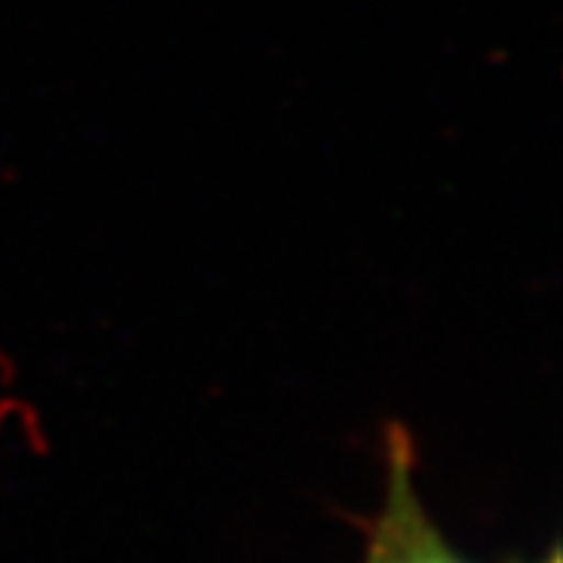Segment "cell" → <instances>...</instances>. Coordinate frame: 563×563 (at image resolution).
I'll list each match as a JSON object with an SVG mask.
<instances>
[{
    "instance_id": "6da1fadb",
    "label": "cell",
    "mask_w": 563,
    "mask_h": 563,
    "mask_svg": "<svg viewBox=\"0 0 563 563\" xmlns=\"http://www.w3.org/2000/svg\"><path fill=\"white\" fill-rule=\"evenodd\" d=\"M385 476L383 507L369 529L363 563H466L422 504L410 439L398 426H391Z\"/></svg>"
},
{
    "instance_id": "7a4b0ae2",
    "label": "cell",
    "mask_w": 563,
    "mask_h": 563,
    "mask_svg": "<svg viewBox=\"0 0 563 563\" xmlns=\"http://www.w3.org/2000/svg\"><path fill=\"white\" fill-rule=\"evenodd\" d=\"M548 563H561V558H558V554H551V558H548Z\"/></svg>"
}]
</instances>
